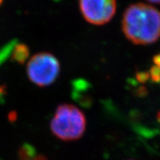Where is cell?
Instances as JSON below:
<instances>
[{
    "label": "cell",
    "instance_id": "6da1fadb",
    "mask_svg": "<svg viewBox=\"0 0 160 160\" xmlns=\"http://www.w3.org/2000/svg\"><path fill=\"white\" fill-rule=\"evenodd\" d=\"M122 29L135 45L156 42L160 37V11L145 3L131 4L123 13Z\"/></svg>",
    "mask_w": 160,
    "mask_h": 160
},
{
    "label": "cell",
    "instance_id": "7a4b0ae2",
    "mask_svg": "<svg viewBox=\"0 0 160 160\" xmlns=\"http://www.w3.org/2000/svg\"><path fill=\"white\" fill-rule=\"evenodd\" d=\"M51 132L62 141H75L82 137L86 119L82 111L71 104L58 106L50 124Z\"/></svg>",
    "mask_w": 160,
    "mask_h": 160
},
{
    "label": "cell",
    "instance_id": "3957f363",
    "mask_svg": "<svg viewBox=\"0 0 160 160\" xmlns=\"http://www.w3.org/2000/svg\"><path fill=\"white\" fill-rule=\"evenodd\" d=\"M60 73V64L55 56L47 52L39 53L29 60L27 73L33 83L39 87L53 84Z\"/></svg>",
    "mask_w": 160,
    "mask_h": 160
},
{
    "label": "cell",
    "instance_id": "277c9868",
    "mask_svg": "<svg viewBox=\"0 0 160 160\" xmlns=\"http://www.w3.org/2000/svg\"><path fill=\"white\" fill-rule=\"evenodd\" d=\"M82 14L88 22L105 25L114 16L117 0H79Z\"/></svg>",
    "mask_w": 160,
    "mask_h": 160
},
{
    "label": "cell",
    "instance_id": "5b68a950",
    "mask_svg": "<svg viewBox=\"0 0 160 160\" xmlns=\"http://www.w3.org/2000/svg\"><path fill=\"white\" fill-rule=\"evenodd\" d=\"M30 56L29 48L25 44H18L13 48L11 53V59L13 61L19 64H24Z\"/></svg>",
    "mask_w": 160,
    "mask_h": 160
},
{
    "label": "cell",
    "instance_id": "8992f818",
    "mask_svg": "<svg viewBox=\"0 0 160 160\" xmlns=\"http://www.w3.org/2000/svg\"><path fill=\"white\" fill-rule=\"evenodd\" d=\"M17 43V40L13 39L11 42H10L9 43H8L5 46H4L2 48L0 49V66L2 65L8 59V58L10 57L13 48L15 47Z\"/></svg>",
    "mask_w": 160,
    "mask_h": 160
},
{
    "label": "cell",
    "instance_id": "52a82bcc",
    "mask_svg": "<svg viewBox=\"0 0 160 160\" xmlns=\"http://www.w3.org/2000/svg\"><path fill=\"white\" fill-rule=\"evenodd\" d=\"M34 148L29 144H24L22 147L19 150V156L24 160H29L36 155Z\"/></svg>",
    "mask_w": 160,
    "mask_h": 160
},
{
    "label": "cell",
    "instance_id": "ba28073f",
    "mask_svg": "<svg viewBox=\"0 0 160 160\" xmlns=\"http://www.w3.org/2000/svg\"><path fill=\"white\" fill-rule=\"evenodd\" d=\"M150 78L151 81L154 83H160V68L157 66H153L151 67L149 72Z\"/></svg>",
    "mask_w": 160,
    "mask_h": 160
},
{
    "label": "cell",
    "instance_id": "9c48e42d",
    "mask_svg": "<svg viewBox=\"0 0 160 160\" xmlns=\"http://www.w3.org/2000/svg\"><path fill=\"white\" fill-rule=\"evenodd\" d=\"M137 81L140 83H145L149 79L150 75L148 72H138L136 74Z\"/></svg>",
    "mask_w": 160,
    "mask_h": 160
},
{
    "label": "cell",
    "instance_id": "30bf717a",
    "mask_svg": "<svg viewBox=\"0 0 160 160\" xmlns=\"http://www.w3.org/2000/svg\"><path fill=\"white\" fill-rule=\"evenodd\" d=\"M153 63L155 64V65L157 66L158 68H160V53L153 57Z\"/></svg>",
    "mask_w": 160,
    "mask_h": 160
},
{
    "label": "cell",
    "instance_id": "8fae6325",
    "mask_svg": "<svg viewBox=\"0 0 160 160\" xmlns=\"http://www.w3.org/2000/svg\"><path fill=\"white\" fill-rule=\"evenodd\" d=\"M147 94V90H146L145 88H140L137 91V95H139L141 96V97H142L143 95H145Z\"/></svg>",
    "mask_w": 160,
    "mask_h": 160
},
{
    "label": "cell",
    "instance_id": "7c38bea8",
    "mask_svg": "<svg viewBox=\"0 0 160 160\" xmlns=\"http://www.w3.org/2000/svg\"><path fill=\"white\" fill-rule=\"evenodd\" d=\"M5 95V88L2 86H0V99L2 100L3 97Z\"/></svg>",
    "mask_w": 160,
    "mask_h": 160
},
{
    "label": "cell",
    "instance_id": "4fadbf2b",
    "mask_svg": "<svg viewBox=\"0 0 160 160\" xmlns=\"http://www.w3.org/2000/svg\"><path fill=\"white\" fill-rule=\"evenodd\" d=\"M148 1L151 2H153V3L160 4V0H148Z\"/></svg>",
    "mask_w": 160,
    "mask_h": 160
},
{
    "label": "cell",
    "instance_id": "5bb4252c",
    "mask_svg": "<svg viewBox=\"0 0 160 160\" xmlns=\"http://www.w3.org/2000/svg\"><path fill=\"white\" fill-rule=\"evenodd\" d=\"M157 119H158V121L160 122V111L158 113V114H157Z\"/></svg>",
    "mask_w": 160,
    "mask_h": 160
},
{
    "label": "cell",
    "instance_id": "9a60e30c",
    "mask_svg": "<svg viewBox=\"0 0 160 160\" xmlns=\"http://www.w3.org/2000/svg\"><path fill=\"white\" fill-rule=\"evenodd\" d=\"M2 2H3V0H0V5H1V4L2 3Z\"/></svg>",
    "mask_w": 160,
    "mask_h": 160
},
{
    "label": "cell",
    "instance_id": "2e32d148",
    "mask_svg": "<svg viewBox=\"0 0 160 160\" xmlns=\"http://www.w3.org/2000/svg\"><path fill=\"white\" fill-rule=\"evenodd\" d=\"M129 160H133V159H129Z\"/></svg>",
    "mask_w": 160,
    "mask_h": 160
}]
</instances>
